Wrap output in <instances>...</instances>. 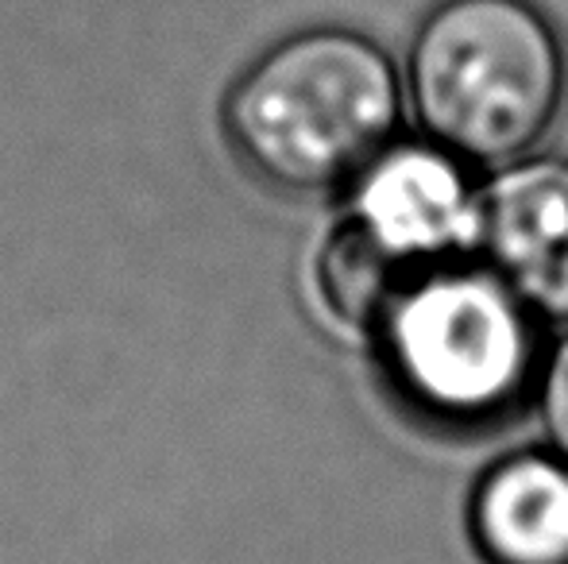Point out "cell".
<instances>
[{"label":"cell","mask_w":568,"mask_h":564,"mask_svg":"<svg viewBox=\"0 0 568 564\" xmlns=\"http://www.w3.org/2000/svg\"><path fill=\"white\" fill-rule=\"evenodd\" d=\"M406 116L398 62L352 28H302L260 51L221 101V132L267 189L317 197L344 189Z\"/></svg>","instance_id":"1"},{"label":"cell","mask_w":568,"mask_h":564,"mask_svg":"<svg viewBox=\"0 0 568 564\" xmlns=\"http://www.w3.org/2000/svg\"><path fill=\"white\" fill-rule=\"evenodd\" d=\"M367 337L390 399L445 433L523 414L549 348L546 321L476 256L414 271Z\"/></svg>","instance_id":"2"},{"label":"cell","mask_w":568,"mask_h":564,"mask_svg":"<svg viewBox=\"0 0 568 564\" xmlns=\"http://www.w3.org/2000/svg\"><path fill=\"white\" fill-rule=\"evenodd\" d=\"M403 90L426 140L471 166L515 163L565 109V39L534 0H437L410 35Z\"/></svg>","instance_id":"3"},{"label":"cell","mask_w":568,"mask_h":564,"mask_svg":"<svg viewBox=\"0 0 568 564\" xmlns=\"http://www.w3.org/2000/svg\"><path fill=\"white\" fill-rule=\"evenodd\" d=\"M348 213L398 271L414 275L437 264L476 256L479 233V166L442 143L390 140L348 182Z\"/></svg>","instance_id":"4"},{"label":"cell","mask_w":568,"mask_h":564,"mask_svg":"<svg viewBox=\"0 0 568 564\" xmlns=\"http://www.w3.org/2000/svg\"><path fill=\"white\" fill-rule=\"evenodd\" d=\"M476 259L546 325H568V158L523 155L479 189Z\"/></svg>","instance_id":"5"},{"label":"cell","mask_w":568,"mask_h":564,"mask_svg":"<svg viewBox=\"0 0 568 564\" xmlns=\"http://www.w3.org/2000/svg\"><path fill=\"white\" fill-rule=\"evenodd\" d=\"M468 537L484 564H568V460L549 444L495 460L468 495Z\"/></svg>","instance_id":"6"},{"label":"cell","mask_w":568,"mask_h":564,"mask_svg":"<svg viewBox=\"0 0 568 564\" xmlns=\"http://www.w3.org/2000/svg\"><path fill=\"white\" fill-rule=\"evenodd\" d=\"M410 275L398 271L356 225L341 221L317 256V298L325 314L352 332H372L387 301Z\"/></svg>","instance_id":"7"},{"label":"cell","mask_w":568,"mask_h":564,"mask_svg":"<svg viewBox=\"0 0 568 564\" xmlns=\"http://www.w3.org/2000/svg\"><path fill=\"white\" fill-rule=\"evenodd\" d=\"M534 407H538V422L546 429L549 449H557L568 460V325L546 348L538 387H534Z\"/></svg>","instance_id":"8"}]
</instances>
